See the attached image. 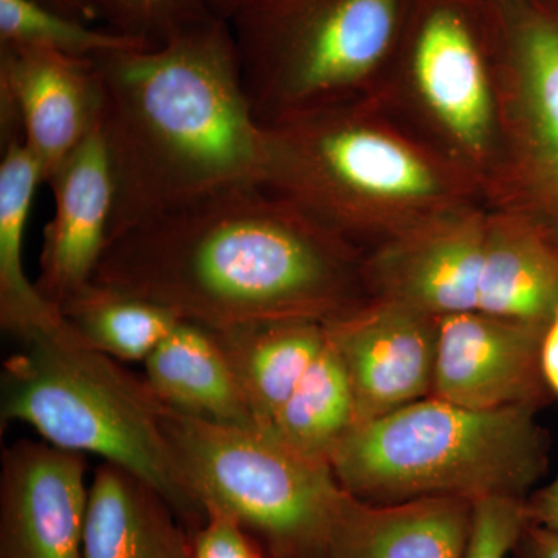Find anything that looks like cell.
Returning <instances> with one entry per match:
<instances>
[{"label": "cell", "instance_id": "7c38bea8", "mask_svg": "<svg viewBox=\"0 0 558 558\" xmlns=\"http://www.w3.org/2000/svg\"><path fill=\"white\" fill-rule=\"evenodd\" d=\"M548 322L481 312L439 317L429 396L469 410L542 409L553 396L542 371Z\"/></svg>", "mask_w": 558, "mask_h": 558}, {"label": "cell", "instance_id": "7a4b0ae2", "mask_svg": "<svg viewBox=\"0 0 558 558\" xmlns=\"http://www.w3.org/2000/svg\"><path fill=\"white\" fill-rule=\"evenodd\" d=\"M95 62L113 180L109 242L220 190L260 185L264 130L229 21L215 14L159 46Z\"/></svg>", "mask_w": 558, "mask_h": 558}, {"label": "cell", "instance_id": "f1b7e54d", "mask_svg": "<svg viewBox=\"0 0 558 558\" xmlns=\"http://www.w3.org/2000/svg\"><path fill=\"white\" fill-rule=\"evenodd\" d=\"M542 371L550 395L558 398V310L549 318L543 337Z\"/></svg>", "mask_w": 558, "mask_h": 558}, {"label": "cell", "instance_id": "cb8c5ba5", "mask_svg": "<svg viewBox=\"0 0 558 558\" xmlns=\"http://www.w3.org/2000/svg\"><path fill=\"white\" fill-rule=\"evenodd\" d=\"M109 31L159 46L215 16L208 0H90Z\"/></svg>", "mask_w": 558, "mask_h": 558}, {"label": "cell", "instance_id": "4fadbf2b", "mask_svg": "<svg viewBox=\"0 0 558 558\" xmlns=\"http://www.w3.org/2000/svg\"><path fill=\"white\" fill-rule=\"evenodd\" d=\"M100 109L97 62L0 44L2 146L22 140L43 182L97 128Z\"/></svg>", "mask_w": 558, "mask_h": 558}, {"label": "cell", "instance_id": "ac0fdd59", "mask_svg": "<svg viewBox=\"0 0 558 558\" xmlns=\"http://www.w3.org/2000/svg\"><path fill=\"white\" fill-rule=\"evenodd\" d=\"M143 363L150 389L170 409L215 424L258 427L211 329L180 319Z\"/></svg>", "mask_w": 558, "mask_h": 558}, {"label": "cell", "instance_id": "52a82bcc", "mask_svg": "<svg viewBox=\"0 0 558 558\" xmlns=\"http://www.w3.org/2000/svg\"><path fill=\"white\" fill-rule=\"evenodd\" d=\"M417 0H245L229 17L260 124L373 98Z\"/></svg>", "mask_w": 558, "mask_h": 558}, {"label": "cell", "instance_id": "484cf974", "mask_svg": "<svg viewBox=\"0 0 558 558\" xmlns=\"http://www.w3.org/2000/svg\"><path fill=\"white\" fill-rule=\"evenodd\" d=\"M191 535L194 558H260L247 531L219 510H208L204 524Z\"/></svg>", "mask_w": 558, "mask_h": 558}, {"label": "cell", "instance_id": "44dd1931", "mask_svg": "<svg viewBox=\"0 0 558 558\" xmlns=\"http://www.w3.org/2000/svg\"><path fill=\"white\" fill-rule=\"evenodd\" d=\"M60 311L87 347L120 362H145L180 322L159 304L95 282L65 301Z\"/></svg>", "mask_w": 558, "mask_h": 558}, {"label": "cell", "instance_id": "4316f807", "mask_svg": "<svg viewBox=\"0 0 558 558\" xmlns=\"http://www.w3.org/2000/svg\"><path fill=\"white\" fill-rule=\"evenodd\" d=\"M527 523L558 534V475L548 486L539 488L524 502Z\"/></svg>", "mask_w": 558, "mask_h": 558}, {"label": "cell", "instance_id": "5bb4252c", "mask_svg": "<svg viewBox=\"0 0 558 558\" xmlns=\"http://www.w3.org/2000/svg\"><path fill=\"white\" fill-rule=\"evenodd\" d=\"M83 453L20 439L0 458V558H83L89 508Z\"/></svg>", "mask_w": 558, "mask_h": 558}, {"label": "cell", "instance_id": "30bf717a", "mask_svg": "<svg viewBox=\"0 0 558 558\" xmlns=\"http://www.w3.org/2000/svg\"><path fill=\"white\" fill-rule=\"evenodd\" d=\"M501 170L488 202L558 234V0H494Z\"/></svg>", "mask_w": 558, "mask_h": 558}, {"label": "cell", "instance_id": "ba28073f", "mask_svg": "<svg viewBox=\"0 0 558 558\" xmlns=\"http://www.w3.org/2000/svg\"><path fill=\"white\" fill-rule=\"evenodd\" d=\"M374 100L490 196L501 170L494 0H417Z\"/></svg>", "mask_w": 558, "mask_h": 558}, {"label": "cell", "instance_id": "9a60e30c", "mask_svg": "<svg viewBox=\"0 0 558 558\" xmlns=\"http://www.w3.org/2000/svg\"><path fill=\"white\" fill-rule=\"evenodd\" d=\"M53 218L44 229L35 286L58 310L94 281L109 244L113 180L100 128L47 180Z\"/></svg>", "mask_w": 558, "mask_h": 558}, {"label": "cell", "instance_id": "277c9868", "mask_svg": "<svg viewBox=\"0 0 558 558\" xmlns=\"http://www.w3.org/2000/svg\"><path fill=\"white\" fill-rule=\"evenodd\" d=\"M3 362L0 425H31L60 449L130 470L170 502L191 534L207 510L191 490L163 428L167 405L145 377L101 354L68 323L21 343Z\"/></svg>", "mask_w": 558, "mask_h": 558}, {"label": "cell", "instance_id": "e0dca14e", "mask_svg": "<svg viewBox=\"0 0 558 558\" xmlns=\"http://www.w3.org/2000/svg\"><path fill=\"white\" fill-rule=\"evenodd\" d=\"M156 488L102 461L89 487L83 558H194L186 531Z\"/></svg>", "mask_w": 558, "mask_h": 558}, {"label": "cell", "instance_id": "8992f818", "mask_svg": "<svg viewBox=\"0 0 558 558\" xmlns=\"http://www.w3.org/2000/svg\"><path fill=\"white\" fill-rule=\"evenodd\" d=\"M363 277L369 296L435 317L548 322L558 310V234L521 209L481 202L369 250Z\"/></svg>", "mask_w": 558, "mask_h": 558}, {"label": "cell", "instance_id": "9c48e42d", "mask_svg": "<svg viewBox=\"0 0 558 558\" xmlns=\"http://www.w3.org/2000/svg\"><path fill=\"white\" fill-rule=\"evenodd\" d=\"M163 428L186 483L207 510L259 535L277 558H319L344 490L326 459L271 427L215 424L167 407Z\"/></svg>", "mask_w": 558, "mask_h": 558}, {"label": "cell", "instance_id": "3957f363", "mask_svg": "<svg viewBox=\"0 0 558 558\" xmlns=\"http://www.w3.org/2000/svg\"><path fill=\"white\" fill-rule=\"evenodd\" d=\"M263 130L260 186L365 252L487 201L472 175L374 98Z\"/></svg>", "mask_w": 558, "mask_h": 558}, {"label": "cell", "instance_id": "6da1fadb", "mask_svg": "<svg viewBox=\"0 0 558 558\" xmlns=\"http://www.w3.org/2000/svg\"><path fill=\"white\" fill-rule=\"evenodd\" d=\"M365 255L248 183L123 231L92 282L213 330L292 319L326 325L369 299Z\"/></svg>", "mask_w": 558, "mask_h": 558}, {"label": "cell", "instance_id": "2e32d148", "mask_svg": "<svg viewBox=\"0 0 558 558\" xmlns=\"http://www.w3.org/2000/svg\"><path fill=\"white\" fill-rule=\"evenodd\" d=\"M472 526L469 499L376 505L344 492L319 558H464Z\"/></svg>", "mask_w": 558, "mask_h": 558}, {"label": "cell", "instance_id": "603a6c76", "mask_svg": "<svg viewBox=\"0 0 558 558\" xmlns=\"http://www.w3.org/2000/svg\"><path fill=\"white\" fill-rule=\"evenodd\" d=\"M0 44L35 47L92 61L120 51L153 47L112 31L94 28L49 9L39 0H0Z\"/></svg>", "mask_w": 558, "mask_h": 558}, {"label": "cell", "instance_id": "5b68a950", "mask_svg": "<svg viewBox=\"0 0 558 558\" xmlns=\"http://www.w3.org/2000/svg\"><path fill=\"white\" fill-rule=\"evenodd\" d=\"M531 407L469 410L425 398L355 425L328 461L340 487L376 505L421 498H527L548 468Z\"/></svg>", "mask_w": 558, "mask_h": 558}, {"label": "cell", "instance_id": "d4e9b609", "mask_svg": "<svg viewBox=\"0 0 558 558\" xmlns=\"http://www.w3.org/2000/svg\"><path fill=\"white\" fill-rule=\"evenodd\" d=\"M526 498L488 497L473 502V526L464 558H506L526 527Z\"/></svg>", "mask_w": 558, "mask_h": 558}, {"label": "cell", "instance_id": "8fae6325", "mask_svg": "<svg viewBox=\"0 0 558 558\" xmlns=\"http://www.w3.org/2000/svg\"><path fill=\"white\" fill-rule=\"evenodd\" d=\"M438 328L439 317L381 296L326 323L354 396V427L429 398Z\"/></svg>", "mask_w": 558, "mask_h": 558}, {"label": "cell", "instance_id": "4dcf8cb0", "mask_svg": "<svg viewBox=\"0 0 558 558\" xmlns=\"http://www.w3.org/2000/svg\"><path fill=\"white\" fill-rule=\"evenodd\" d=\"M209 7L215 11V14H218L219 17H223V20H229L233 11L241 5L245 0H208Z\"/></svg>", "mask_w": 558, "mask_h": 558}, {"label": "cell", "instance_id": "f546056e", "mask_svg": "<svg viewBox=\"0 0 558 558\" xmlns=\"http://www.w3.org/2000/svg\"><path fill=\"white\" fill-rule=\"evenodd\" d=\"M39 2L84 24L94 25V22L100 21L90 0H39Z\"/></svg>", "mask_w": 558, "mask_h": 558}, {"label": "cell", "instance_id": "d6986e66", "mask_svg": "<svg viewBox=\"0 0 558 558\" xmlns=\"http://www.w3.org/2000/svg\"><path fill=\"white\" fill-rule=\"evenodd\" d=\"M213 333L263 427H270L328 343L325 323L310 319L240 326Z\"/></svg>", "mask_w": 558, "mask_h": 558}, {"label": "cell", "instance_id": "ffe728a7", "mask_svg": "<svg viewBox=\"0 0 558 558\" xmlns=\"http://www.w3.org/2000/svg\"><path fill=\"white\" fill-rule=\"evenodd\" d=\"M43 183L38 161L21 140L2 146L0 161V326L25 343L60 328L64 318L49 303L24 266V238L33 197Z\"/></svg>", "mask_w": 558, "mask_h": 558}, {"label": "cell", "instance_id": "7402d4cb", "mask_svg": "<svg viewBox=\"0 0 558 558\" xmlns=\"http://www.w3.org/2000/svg\"><path fill=\"white\" fill-rule=\"evenodd\" d=\"M354 424L351 384L328 339L270 427L295 449L328 461L330 451Z\"/></svg>", "mask_w": 558, "mask_h": 558}, {"label": "cell", "instance_id": "83f0119b", "mask_svg": "<svg viewBox=\"0 0 558 558\" xmlns=\"http://www.w3.org/2000/svg\"><path fill=\"white\" fill-rule=\"evenodd\" d=\"M515 550L520 558H558V534L527 523Z\"/></svg>", "mask_w": 558, "mask_h": 558}]
</instances>
